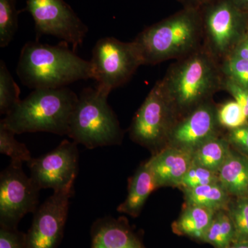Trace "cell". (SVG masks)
I'll use <instances>...</instances> for the list:
<instances>
[{
    "label": "cell",
    "instance_id": "cell-1",
    "mask_svg": "<svg viewBox=\"0 0 248 248\" xmlns=\"http://www.w3.org/2000/svg\"><path fill=\"white\" fill-rule=\"evenodd\" d=\"M223 81L221 63L203 46L176 60L164 78L159 80L177 121L213 100L214 94L223 90Z\"/></svg>",
    "mask_w": 248,
    "mask_h": 248
},
{
    "label": "cell",
    "instance_id": "cell-2",
    "mask_svg": "<svg viewBox=\"0 0 248 248\" xmlns=\"http://www.w3.org/2000/svg\"><path fill=\"white\" fill-rule=\"evenodd\" d=\"M17 74L24 86L34 90L58 89L93 79L91 62L79 58L62 41L55 46L27 42L21 50Z\"/></svg>",
    "mask_w": 248,
    "mask_h": 248
},
{
    "label": "cell",
    "instance_id": "cell-3",
    "mask_svg": "<svg viewBox=\"0 0 248 248\" xmlns=\"http://www.w3.org/2000/svg\"><path fill=\"white\" fill-rule=\"evenodd\" d=\"M143 65L179 60L203 46L200 9L186 8L142 31L133 41Z\"/></svg>",
    "mask_w": 248,
    "mask_h": 248
},
{
    "label": "cell",
    "instance_id": "cell-4",
    "mask_svg": "<svg viewBox=\"0 0 248 248\" xmlns=\"http://www.w3.org/2000/svg\"><path fill=\"white\" fill-rule=\"evenodd\" d=\"M78 96L68 88L34 90L1 123L16 134L45 132L68 135Z\"/></svg>",
    "mask_w": 248,
    "mask_h": 248
},
{
    "label": "cell",
    "instance_id": "cell-5",
    "mask_svg": "<svg viewBox=\"0 0 248 248\" xmlns=\"http://www.w3.org/2000/svg\"><path fill=\"white\" fill-rule=\"evenodd\" d=\"M108 94L97 87L83 90L70 120L68 136L73 141L89 149L120 144L123 133Z\"/></svg>",
    "mask_w": 248,
    "mask_h": 248
},
{
    "label": "cell",
    "instance_id": "cell-6",
    "mask_svg": "<svg viewBox=\"0 0 248 248\" xmlns=\"http://www.w3.org/2000/svg\"><path fill=\"white\" fill-rule=\"evenodd\" d=\"M200 9L203 46L221 63L247 32V14L233 0H213Z\"/></svg>",
    "mask_w": 248,
    "mask_h": 248
},
{
    "label": "cell",
    "instance_id": "cell-7",
    "mask_svg": "<svg viewBox=\"0 0 248 248\" xmlns=\"http://www.w3.org/2000/svg\"><path fill=\"white\" fill-rule=\"evenodd\" d=\"M93 79L97 87L110 94L123 86L143 66L141 57L133 42H123L115 37H104L93 49Z\"/></svg>",
    "mask_w": 248,
    "mask_h": 248
},
{
    "label": "cell",
    "instance_id": "cell-8",
    "mask_svg": "<svg viewBox=\"0 0 248 248\" xmlns=\"http://www.w3.org/2000/svg\"><path fill=\"white\" fill-rule=\"evenodd\" d=\"M23 162L11 161L0 174V224L16 229L28 213L39 207L40 189L22 169Z\"/></svg>",
    "mask_w": 248,
    "mask_h": 248
},
{
    "label": "cell",
    "instance_id": "cell-9",
    "mask_svg": "<svg viewBox=\"0 0 248 248\" xmlns=\"http://www.w3.org/2000/svg\"><path fill=\"white\" fill-rule=\"evenodd\" d=\"M176 122L175 114L158 81L135 114L129 133L133 141L156 150L168 142Z\"/></svg>",
    "mask_w": 248,
    "mask_h": 248
},
{
    "label": "cell",
    "instance_id": "cell-10",
    "mask_svg": "<svg viewBox=\"0 0 248 248\" xmlns=\"http://www.w3.org/2000/svg\"><path fill=\"white\" fill-rule=\"evenodd\" d=\"M25 11L34 19L37 38L53 35L71 45L76 50L84 42L89 29L63 0H27Z\"/></svg>",
    "mask_w": 248,
    "mask_h": 248
},
{
    "label": "cell",
    "instance_id": "cell-11",
    "mask_svg": "<svg viewBox=\"0 0 248 248\" xmlns=\"http://www.w3.org/2000/svg\"><path fill=\"white\" fill-rule=\"evenodd\" d=\"M78 143L63 140L50 153L27 162L31 178L40 189H52L54 192L74 190L78 172Z\"/></svg>",
    "mask_w": 248,
    "mask_h": 248
},
{
    "label": "cell",
    "instance_id": "cell-12",
    "mask_svg": "<svg viewBox=\"0 0 248 248\" xmlns=\"http://www.w3.org/2000/svg\"><path fill=\"white\" fill-rule=\"evenodd\" d=\"M75 190L53 192L33 213L25 237L26 248H57L63 236L70 199Z\"/></svg>",
    "mask_w": 248,
    "mask_h": 248
},
{
    "label": "cell",
    "instance_id": "cell-13",
    "mask_svg": "<svg viewBox=\"0 0 248 248\" xmlns=\"http://www.w3.org/2000/svg\"><path fill=\"white\" fill-rule=\"evenodd\" d=\"M217 108L210 100L179 119L170 133V146L194 151L204 142L218 136L219 124Z\"/></svg>",
    "mask_w": 248,
    "mask_h": 248
},
{
    "label": "cell",
    "instance_id": "cell-14",
    "mask_svg": "<svg viewBox=\"0 0 248 248\" xmlns=\"http://www.w3.org/2000/svg\"><path fill=\"white\" fill-rule=\"evenodd\" d=\"M193 160V151L168 146L147 161L158 187L178 186L190 169Z\"/></svg>",
    "mask_w": 248,
    "mask_h": 248
},
{
    "label": "cell",
    "instance_id": "cell-15",
    "mask_svg": "<svg viewBox=\"0 0 248 248\" xmlns=\"http://www.w3.org/2000/svg\"><path fill=\"white\" fill-rule=\"evenodd\" d=\"M92 248H144L122 220L105 217L92 228Z\"/></svg>",
    "mask_w": 248,
    "mask_h": 248
},
{
    "label": "cell",
    "instance_id": "cell-16",
    "mask_svg": "<svg viewBox=\"0 0 248 248\" xmlns=\"http://www.w3.org/2000/svg\"><path fill=\"white\" fill-rule=\"evenodd\" d=\"M156 188V181L146 161L129 181L126 200L118 206L117 211L134 217L138 216L148 197Z\"/></svg>",
    "mask_w": 248,
    "mask_h": 248
},
{
    "label": "cell",
    "instance_id": "cell-17",
    "mask_svg": "<svg viewBox=\"0 0 248 248\" xmlns=\"http://www.w3.org/2000/svg\"><path fill=\"white\" fill-rule=\"evenodd\" d=\"M219 183L231 196H247L248 156L232 151L218 170Z\"/></svg>",
    "mask_w": 248,
    "mask_h": 248
},
{
    "label": "cell",
    "instance_id": "cell-18",
    "mask_svg": "<svg viewBox=\"0 0 248 248\" xmlns=\"http://www.w3.org/2000/svg\"><path fill=\"white\" fill-rule=\"evenodd\" d=\"M217 212L199 206L187 205L177 221L172 225L174 232L202 240Z\"/></svg>",
    "mask_w": 248,
    "mask_h": 248
},
{
    "label": "cell",
    "instance_id": "cell-19",
    "mask_svg": "<svg viewBox=\"0 0 248 248\" xmlns=\"http://www.w3.org/2000/svg\"><path fill=\"white\" fill-rule=\"evenodd\" d=\"M184 190L187 205H199L217 212L228 210L231 204V195L219 182Z\"/></svg>",
    "mask_w": 248,
    "mask_h": 248
},
{
    "label": "cell",
    "instance_id": "cell-20",
    "mask_svg": "<svg viewBox=\"0 0 248 248\" xmlns=\"http://www.w3.org/2000/svg\"><path fill=\"white\" fill-rule=\"evenodd\" d=\"M231 147L226 138L218 135L194 150L192 162L218 172L232 151Z\"/></svg>",
    "mask_w": 248,
    "mask_h": 248
},
{
    "label": "cell",
    "instance_id": "cell-21",
    "mask_svg": "<svg viewBox=\"0 0 248 248\" xmlns=\"http://www.w3.org/2000/svg\"><path fill=\"white\" fill-rule=\"evenodd\" d=\"M202 241L217 248H226L235 242L234 224L227 210H219L215 213Z\"/></svg>",
    "mask_w": 248,
    "mask_h": 248
},
{
    "label": "cell",
    "instance_id": "cell-22",
    "mask_svg": "<svg viewBox=\"0 0 248 248\" xmlns=\"http://www.w3.org/2000/svg\"><path fill=\"white\" fill-rule=\"evenodd\" d=\"M20 89L11 76L5 64L0 62V113L6 115L9 114L21 99Z\"/></svg>",
    "mask_w": 248,
    "mask_h": 248
},
{
    "label": "cell",
    "instance_id": "cell-23",
    "mask_svg": "<svg viewBox=\"0 0 248 248\" xmlns=\"http://www.w3.org/2000/svg\"><path fill=\"white\" fill-rule=\"evenodd\" d=\"M17 0H0V46H7L14 38L18 28Z\"/></svg>",
    "mask_w": 248,
    "mask_h": 248
},
{
    "label": "cell",
    "instance_id": "cell-24",
    "mask_svg": "<svg viewBox=\"0 0 248 248\" xmlns=\"http://www.w3.org/2000/svg\"><path fill=\"white\" fill-rule=\"evenodd\" d=\"M16 133L0 122V153L10 156L11 161L29 162L32 157L24 143L15 138Z\"/></svg>",
    "mask_w": 248,
    "mask_h": 248
},
{
    "label": "cell",
    "instance_id": "cell-25",
    "mask_svg": "<svg viewBox=\"0 0 248 248\" xmlns=\"http://www.w3.org/2000/svg\"><path fill=\"white\" fill-rule=\"evenodd\" d=\"M237 198L227 211L234 224L235 242L248 241V196Z\"/></svg>",
    "mask_w": 248,
    "mask_h": 248
},
{
    "label": "cell",
    "instance_id": "cell-26",
    "mask_svg": "<svg viewBox=\"0 0 248 248\" xmlns=\"http://www.w3.org/2000/svg\"><path fill=\"white\" fill-rule=\"evenodd\" d=\"M217 116L219 126L234 130L248 123V117L236 101H228L217 107Z\"/></svg>",
    "mask_w": 248,
    "mask_h": 248
},
{
    "label": "cell",
    "instance_id": "cell-27",
    "mask_svg": "<svg viewBox=\"0 0 248 248\" xmlns=\"http://www.w3.org/2000/svg\"><path fill=\"white\" fill-rule=\"evenodd\" d=\"M219 182L218 173L192 162L177 187L184 190Z\"/></svg>",
    "mask_w": 248,
    "mask_h": 248
},
{
    "label": "cell",
    "instance_id": "cell-28",
    "mask_svg": "<svg viewBox=\"0 0 248 248\" xmlns=\"http://www.w3.org/2000/svg\"><path fill=\"white\" fill-rule=\"evenodd\" d=\"M221 71L226 79L248 89V62L228 56L221 62Z\"/></svg>",
    "mask_w": 248,
    "mask_h": 248
},
{
    "label": "cell",
    "instance_id": "cell-29",
    "mask_svg": "<svg viewBox=\"0 0 248 248\" xmlns=\"http://www.w3.org/2000/svg\"><path fill=\"white\" fill-rule=\"evenodd\" d=\"M26 234L17 229L1 227L0 230V248H26Z\"/></svg>",
    "mask_w": 248,
    "mask_h": 248
},
{
    "label": "cell",
    "instance_id": "cell-30",
    "mask_svg": "<svg viewBox=\"0 0 248 248\" xmlns=\"http://www.w3.org/2000/svg\"><path fill=\"white\" fill-rule=\"evenodd\" d=\"M226 139L231 146L248 156V123L240 128L230 130Z\"/></svg>",
    "mask_w": 248,
    "mask_h": 248
},
{
    "label": "cell",
    "instance_id": "cell-31",
    "mask_svg": "<svg viewBox=\"0 0 248 248\" xmlns=\"http://www.w3.org/2000/svg\"><path fill=\"white\" fill-rule=\"evenodd\" d=\"M223 90L231 94L234 100L239 103L248 117V89L242 87L224 78Z\"/></svg>",
    "mask_w": 248,
    "mask_h": 248
},
{
    "label": "cell",
    "instance_id": "cell-32",
    "mask_svg": "<svg viewBox=\"0 0 248 248\" xmlns=\"http://www.w3.org/2000/svg\"><path fill=\"white\" fill-rule=\"evenodd\" d=\"M229 56L236 57L248 62V31Z\"/></svg>",
    "mask_w": 248,
    "mask_h": 248
},
{
    "label": "cell",
    "instance_id": "cell-33",
    "mask_svg": "<svg viewBox=\"0 0 248 248\" xmlns=\"http://www.w3.org/2000/svg\"><path fill=\"white\" fill-rule=\"evenodd\" d=\"M178 1L182 3L184 7L200 9L204 5L208 4L213 0H178Z\"/></svg>",
    "mask_w": 248,
    "mask_h": 248
},
{
    "label": "cell",
    "instance_id": "cell-34",
    "mask_svg": "<svg viewBox=\"0 0 248 248\" xmlns=\"http://www.w3.org/2000/svg\"><path fill=\"white\" fill-rule=\"evenodd\" d=\"M226 248H248V241L235 242Z\"/></svg>",
    "mask_w": 248,
    "mask_h": 248
},
{
    "label": "cell",
    "instance_id": "cell-35",
    "mask_svg": "<svg viewBox=\"0 0 248 248\" xmlns=\"http://www.w3.org/2000/svg\"><path fill=\"white\" fill-rule=\"evenodd\" d=\"M233 1L241 9L244 11L248 10V0H233Z\"/></svg>",
    "mask_w": 248,
    "mask_h": 248
},
{
    "label": "cell",
    "instance_id": "cell-36",
    "mask_svg": "<svg viewBox=\"0 0 248 248\" xmlns=\"http://www.w3.org/2000/svg\"><path fill=\"white\" fill-rule=\"evenodd\" d=\"M247 196H248V193H247Z\"/></svg>",
    "mask_w": 248,
    "mask_h": 248
}]
</instances>
